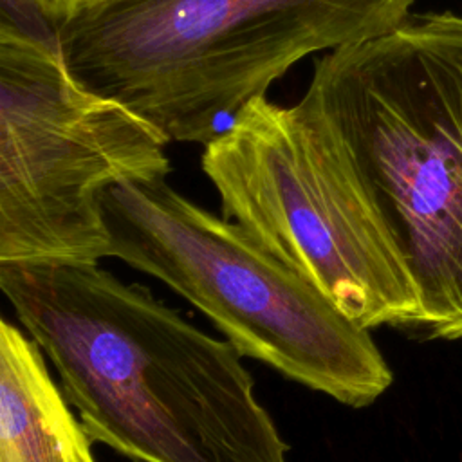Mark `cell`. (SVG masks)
Masks as SVG:
<instances>
[{
  "label": "cell",
  "instance_id": "6da1fadb",
  "mask_svg": "<svg viewBox=\"0 0 462 462\" xmlns=\"http://www.w3.org/2000/svg\"><path fill=\"white\" fill-rule=\"evenodd\" d=\"M0 289L92 442L139 462H287L238 350L148 287L97 263H0Z\"/></svg>",
  "mask_w": 462,
  "mask_h": 462
},
{
  "label": "cell",
  "instance_id": "7a4b0ae2",
  "mask_svg": "<svg viewBox=\"0 0 462 462\" xmlns=\"http://www.w3.org/2000/svg\"><path fill=\"white\" fill-rule=\"evenodd\" d=\"M415 0H117L61 20L69 69L170 143L206 146L296 63L379 38Z\"/></svg>",
  "mask_w": 462,
  "mask_h": 462
},
{
  "label": "cell",
  "instance_id": "3957f363",
  "mask_svg": "<svg viewBox=\"0 0 462 462\" xmlns=\"http://www.w3.org/2000/svg\"><path fill=\"white\" fill-rule=\"evenodd\" d=\"M222 217L240 224L350 321L422 327L395 231L339 123L309 83L292 105L254 97L204 146Z\"/></svg>",
  "mask_w": 462,
  "mask_h": 462
},
{
  "label": "cell",
  "instance_id": "277c9868",
  "mask_svg": "<svg viewBox=\"0 0 462 462\" xmlns=\"http://www.w3.org/2000/svg\"><path fill=\"white\" fill-rule=\"evenodd\" d=\"M410 263L430 337L462 339V14L321 54L310 81Z\"/></svg>",
  "mask_w": 462,
  "mask_h": 462
},
{
  "label": "cell",
  "instance_id": "5b68a950",
  "mask_svg": "<svg viewBox=\"0 0 462 462\" xmlns=\"http://www.w3.org/2000/svg\"><path fill=\"white\" fill-rule=\"evenodd\" d=\"M110 256L159 278L202 310L240 356L350 408L375 402L393 374L368 328L240 224L166 179L103 197Z\"/></svg>",
  "mask_w": 462,
  "mask_h": 462
},
{
  "label": "cell",
  "instance_id": "8992f818",
  "mask_svg": "<svg viewBox=\"0 0 462 462\" xmlns=\"http://www.w3.org/2000/svg\"><path fill=\"white\" fill-rule=\"evenodd\" d=\"M168 137L81 81L52 34L0 18V263H99L103 197L166 179Z\"/></svg>",
  "mask_w": 462,
  "mask_h": 462
},
{
  "label": "cell",
  "instance_id": "52a82bcc",
  "mask_svg": "<svg viewBox=\"0 0 462 462\" xmlns=\"http://www.w3.org/2000/svg\"><path fill=\"white\" fill-rule=\"evenodd\" d=\"M43 356L31 336L0 319V462H96Z\"/></svg>",
  "mask_w": 462,
  "mask_h": 462
},
{
  "label": "cell",
  "instance_id": "ba28073f",
  "mask_svg": "<svg viewBox=\"0 0 462 462\" xmlns=\"http://www.w3.org/2000/svg\"><path fill=\"white\" fill-rule=\"evenodd\" d=\"M20 2L25 4L34 14L43 18V22H47L52 31L63 20V0H20Z\"/></svg>",
  "mask_w": 462,
  "mask_h": 462
},
{
  "label": "cell",
  "instance_id": "9c48e42d",
  "mask_svg": "<svg viewBox=\"0 0 462 462\" xmlns=\"http://www.w3.org/2000/svg\"><path fill=\"white\" fill-rule=\"evenodd\" d=\"M108 2H117V0H63V20L81 9H88V7L108 4Z\"/></svg>",
  "mask_w": 462,
  "mask_h": 462
}]
</instances>
